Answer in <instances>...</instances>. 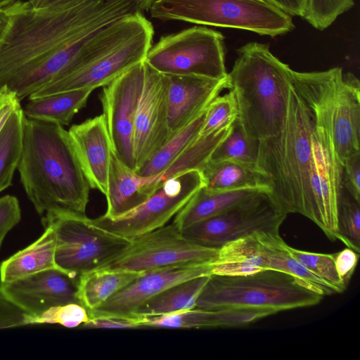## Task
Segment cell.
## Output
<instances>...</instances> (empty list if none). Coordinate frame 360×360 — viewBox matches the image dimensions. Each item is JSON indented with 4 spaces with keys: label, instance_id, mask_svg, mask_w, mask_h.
<instances>
[{
    "label": "cell",
    "instance_id": "cell-1",
    "mask_svg": "<svg viewBox=\"0 0 360 360\" xmlns=\"http://www.w3.org/2000/svg\"><path fill=\"white\" fill-rule=\"evenodd\" d=\"M6 8L10 22L0 44V87L76 39L137 11L130 0H74L44 8L18 0Z\"/></svg>",
    "mask_w": 360,
    "mask_h": 360
},
{
    "label": "cell",
    "instance_id": "cell-2",
    "mask_svg": "<svg viewBox=\"0 0 360 360\" xmlns=\"http://www.w3.org/2000/svg\"><path fill=\"white\" fill-rule=\"evenodd\" d=\"M334 70H292L283 127L276 135L258 141L257 167L269 180L272 195L288 214L305 216L307 212L312 129L319 104Z\"/></svg>",
    "mask_w": 360,
    "mask_h": 360
},
{
    "label": "cell",
    "instance_id": "cell-3",
    "mask_svg": "<svg viewBox=\"0 0 360 360\" xmlns=\"http://www.w3.org/2000/svg\"><path fill=\"white\" fill-rule=\"evenodd\" d=\"M17 169L39 214H85L91 188L63 126L25 115Z\"/></svg>",
    "mask_w": 360,
    "mask_h": 360
},
{
    "label": "cell",
    "instance_id": "cell-4",
    "mask_svg": "<svg viewBox=\"0 0 360 360\" xmlns=\"http://www.w3.org/2000/svg\"><path fill=\"white\" fill-rule=\"evenodd\" d=\"M238 53L227 74L229 90L234 94L238 119L245 134L259 141L283 127L292 70L264 44H246Z\"/></svg>",
    "mask_w": 360,
    "mask_h": 360
},
{
    "label": "cell",
    "instance_id": "cell-5",
    "mask_svg": "<svg viewBox=\"0 0 360 360\" xmlns=\"http://www.w3.org/2000/svg\"><path fill=\"white\" fill-rule=\"evenodd\" d=\"M323 297L301 280L276 270L243 276L211 274L195 308H250L274 314L316 305Z\"/></svg>",
    "mask_w": 360,
    "mask_h": 360
},
{
    "label": "cell",
    "instance_id": "cell-6",
    "mask_svg": "<svg viewBox=\"0 0 360 360\" xmlns=\"http://www.w3.org/2000/svg\"><path fill=\"white\" fill-rule=\"evenodd\" d=\"M342 74L341 68H335L318 106L311 134L309 195L304 216L330 240L337 238L338 208L343 189V167L337 156L333 134L334 100Z\"/></svg>",
    "mask_w": 360,
    "mask_h": 360
},
{
    "label": "cell",
    "instance_id": "cell-7",
    "mask_svg": "<svg viewBox=\"0 0 360 360\" xmlns=\"http://www.w3.org/2000/svg\"><path fill=\"white\" fill-rule=\"evenodd\" d=\"M153 18L245 30L274 37L295 28L291 15L265 0H155Z\"/></svg>",
    "mask_w": 360,
    "mask_h": 360
},
{
    "label": "cell",
    "instance_id": "cell-8",
    "mask_svg": "<svg viewBox=\"0 0 360 360\" xmlns=\"http://www.w3.org/2000/svg\"><path fill=\"white\" fill-rule=\"evenodd\" d=\"M41 223L53 230L56 267L72 276L101 268L131 243V239L97 226L85 214H46Z\"/></svg>",
    "mask_w": 360,
    "mask_h": 360
},
{
    "label": "cell",
    "instance_id": "cell-9",
    "mask_svg": "<svg viewBox=\"0 0 360 360\" xmlns=\"http://www.w3.org/2000/svg\"><path fill=\"white\" fill-rule=\"evenodd\" d=\"M224 39L218 31L194 26L160 37L144 60L164 75L224 79L228 74Z\"/></svg>",
    "mask_w": 360,
    "mask_h": 360
},
{
    "label": "cell",
    "instance_id": "cell-10",
    "mask_svg": "<svg viewBox=\"0 0 360 360\" xmlns=\"http://www.w3.org/2000/svg\"><path fill=\"white\" fill-rule=\"evenodd\" d=\"M287 215L271 191L264 189L181 232L193 243L219 250L229 242L255 232L279 233Z\"/></svg>",
    "mask_w": 360,
    "mask_h": 360
},
{
    "label": "cell",
    "instance_id": "cell-11",
    "mask_svg": "<svg viewBox=\"0 0 360 360\" xmlns=\"http://www.w3.org/2000/svg\"><path fill=\"white\" fill-rule=\"evenodd\" d=\"M218 252L193 243L171 224L131 239L122 253L96 270L147 272L170 266L212 264Z\"/></svg>",
    "mask_w": 360,
    "mask_h": 360
},
{
    "label": "cell",
    "instance_id": "cell-12",
    "mask_svg": "<svg viewBox=\"0 0 360 360\" xmlns=\"http://www.w3.org/2000/svg\"><path fill=\"white\" fill-rule=\"evenodd\" d=\"M204 186L200 170H190L165 181L145 202L115 217L92 219L97 226L132 239L167 224Z\"/></svg>",
    "mask_w": 360,
    "mask_h": 360
},
{
    "label": "cell",
    "instance_id": "cell-13",
    "mask_svg": "<svg viewBox=\"0 0 360 360\" xmlns=\"http://www.w3.org/2000/svg\"><path fill=\"white\" fill-rule=\"evenodd\" d=\"M145 61L132 66L103 86L100 101L106 127L116 157L135 171L134 131L141 93Z\"/></svg>",
    "mask_w": 360,
    "mask_h": 360
},
{
    "label": "cell",
    "instance_id": "cell-14",
    "mask_svg": "<svg viewBox=\"0 0 360 360\" xmlns=\"http://www.w3.org/2000/svg\"><path fill=\"white\" fill-rule=\"evenodd\" d=\"M154 30L151 22L135 34L109 49L78 70L46 84L28 98L79 89L103 87L124 72L145 60L152 46Z\"/></svg>",
    "mask_w": 360,
    "mask_h": 360
},
{
    "label": "cell",
    "instance_id": "cell-15",
    "mask_svg": "<svg viewBox=\"0 0 360 360\" xmlns=\"http://www.w3.org/2000/svg\"><path fill=\"white\" fill-rule=\"evenodd\" d=\"M167 141V77L145 62L143 83L134 122L133 149L136 169Z\"/></svg>",
    "mask_w": 360,
    "mask_h": 360
},
{
    "label": "cell",
    "instance_id": "cell-16",
    "mask_svg": "<svg viewBox=\"0 0 360 360\" xmlns=\"http://www.w3.org/2000/svg\"><path fill=\"white\" fill-rule=\"evenodd\" d=\"M78 280L79 276L50 269L11 282H0V293L34 317L53 307L81 304L77 297Z\"/></svg>",
    "mask_w": 360,
    "mask_h": 360
},
{
    "label": "cell",
    "instance_id": "cell-17",
    "mask_svg": "<svg viewBox=\"0 0 360 360\" xmlns=\"http://www.w3.org/2000/svg\"><path fill=\"white\" fill-rule=\"evenodd\" d=\"M211 272L212 264L170 266L144 272L88 314L90 319H131L142 304L167 288L193 278L211 275Z\"/></svg>",
    "mask_w": 360,
    "mask_h": 360
},
{
    "label": "cell",
    "instance_id": "cell-18",
    "mask_svg": "<svg viewBox=\"0 0 360 360\" xmlns=\"http://www.w3.org/2000/svg\"><path fill=\"white\" fill-rule=\"evenodd\" d=\"M165 75L167 80L168 141L202 112L221 92L230 87L228 77L217 79Z\"/></svg>",
    "mask_w": 360,
    "mask_h": 360
},
{
    "label": "cell",
    "instance_id": "cell-19",
    "mask_svg": "<svg viewBox=\"0 0 360 360\" xmlns=\"http://www.w3.org/2000/svg\"><path fill=\"white\" fill-rule=\"evenodd\" d=\"M68 133L91 188L105 195L112 148L103 114L72 125Z\"/></svg>",
    "mask_w": 360,
    "mask_h": 360
},
{
    "label": "cell",
    "instance_id": "cell-20",
    "mask_svg": "<svg viewBox=\"0 0 360 360\" xmlns=\"http://www.w3.org/2000/svg\"><path fill=\"white\" fill-rule=\"evenodd\" d=\"M333 134L338 158L344 165L360 153V82L353 74H342L335 91Z\"/></svg>",
    "mask_w": 360,
    "mask_h": 360
},
{
    "label": "cell",
    "instance_id": "cell-21",
    "mask_svg": "<svg viewBox=\"0 0 360 360\" xmlns=\"http://www.w3.org/2000/svg\"><path fill=\"white\" fill-rule=\"evenodd\" d=\"M272 315L271 312L250 308L204 309L193 308L175 313L135 319L142 328H237Z\"/></svg>",
    "mask_w": 360,
    "mask_h": 360
},
{
    "label": "cell",
    "instance_id": "cell-22",
    "mask_svg": "<svg viewBox=\"0 0 360 360\" xmlns=\"http://www.w3.org/2000/svg\"><path fill=\"white\" fill-rule=\"evenodd\" d=\"M151 176H141L125 166L115 155H110L107 193V210L103 214L115 217L136 208L148 198L147 188Z\"/></svg>",
    "mask_w": 360,
    "mask_h": 360
},
{
    "label": "cell",
    "instance_id": "cell-23",
    "mask_svg": "<svg viewBox=\"0 0 360 360\" xmlns=\"http://www.w3.org/2000/svg\"><path fill=\"white\" fill-rule=\"evenodd\" d=\"M43 234L34 242L15 252L0 264V282L16 281L36 273L58 269L55 264V236L45 225Z\"/></svg>",
    "mask_w": 360,
    "mask_h": 360
},
{
    "label": "cell",
    "instance_id": "cell-24",
    "mask_svg": "<svg viewBox=\"0 0 360 360\" xmlns=\"http://www.w3.org/2000/svg\"><path fill=\"white\" fill-rule=\"evenodd\" d=\"M204 187L210 191L243 188L270 191L268 178L257 167L231 161H208L200 170Z\"/></svg>",
    "mask_w": 360,
    "mask_h": 360
},
{
    "label": "cell",
    "instance_id": "cell-25",
    "mask_svg": "<svg viewBox=\"0 0 360 360\" xmlns=\"http://www.w3.org/2000/svg\"><path fill=\"white\" fill-rule=\"evenodd\" d=\"M259 190L264 189L243 188L213 192L202 186L174 216L172 224L181 231L196 222L224 212Z\"/></svg>",
    "mask_w": 360,
    "mask_h": 360
},
{
    "label": "cell",
    "instance_id": "cell-26",
    "mask_svg": "<svg viewBox=\"0 0 360 360\" xmlns=\"http://www.w3.org/2000/svg\"><path fill=\"white\" fill-rule=\"evenodd\" d=\"M93 91L79 89L29 98L22 108L23 112L30 119L68 125L75 115L85 107Z\"/></svg>",
    "mask_w": 360,
    "mask_h": 360
},
{
    "label": "cell",
    "instance_id": "cell-27",
    "mask_svg": "<svg viewBox=\"0 0 360 360\" xmlns=\"http://www.w3.org/2000/svg\"><path fill=\"white\" fill-rule=\"evenodd\" d=\"M210 275H204L173 285L142 304L131 319L157 316L195 307L197 299Z\"/></svg>",
    "mask_w": 360,
    "mask_h": 360
},
{
    "label": "cell",
    "instance_id": "cell-28",
    "mask_svg": "<svg viewBox=\"0 0 360 360\" xmlns=\"http://www.w3.org/2000/svg\"><path fill=\"white\" fill-rule=\"evenodd\" d=\"M144 272L95 270L79 276L77 297L90 311L101 306Z\"/></svg>",
    "mask_w": 360,
    "mask_h": 360
},
{
    "label": "cell",
    "instance_id": "cell-29",
    "mask_svg": "<svg viewBox=\"0 0 360 360\" xmlns=\"http://www.w3.org/2000/svg\"><path fill=\"white\" fill-rule=\"evenodd\" d=\"M231 126L199 138L188 147L162 173L151 176L148 190L152 195L167 179L190 170H201L217 145L226 137Z\"/></svg>",
    "mask_w": 360,
    "mask_h": 360
},
{
    "label": "cell",
    "instance_id": "cell-30",
    "mask_svg": "<svg viewBox=\"0 0 360 360\" xmlns=\"http://www.w3.org/2000/svg\"><path fill=\"white\" fill-rule=\"evenodd\" d=\"M207 108L186 127L172 137L150 159L134 172L141 176L162 173L200 136Z\"/></svg>",
    "mask_w": 360,
    "mask_h": 360
},
{
    "label": "cell",
    "instance_id": "cell-31",
    "mask_svg": "<svg viewBox=\"0 0 360 360\" xmlns=\"http://www.w3.org/2000/svg\"><path fill=\"white\" fill-rule=\"evenodd\" d=\"M25 114L22 107L15 110L0 132V193L12 185L19 162Z\"/></svg>",
    "mask_w": 360,
    "mask_h": 360
},
{
    "label": "cell",
    "instance_id": "cell-32",
    "mask_svg": "<svg viewBox=\"0 0 360 360\" xmlns=\"http://www.w3.org/2000/svg\"><path fill=\"white\" fill-rule=\"evenodd\" d=\"M257 141L250 139L245 134L237 117L229 134L212 153L209 160L231 161L257 167Z\"/></svg>",
    "mask_w": 360,
    "mask_h": 360
},
{
    "label": "cell",
    "instance_id": "cell-33",
    "mask_svg": "<svg viewBox=\"0 0 360 360\" xmlns=\"http://www.w3.org/2000/svg\"><path fill=\"white\" fill-rule=\"evenodd\" d=\"M290 255L304 268L332 288L336 293L343 292L347 287L340 279L335 265L333 253H316L295 249L287 245Z\"/></svg>",
    "mask_w": 360,
    "mask_h": 360
},
{
    "label": "cell",
    "instance_id": "cell-34",
    "mask_svg": "<svg viewBox=\"0 0 360 360\" xmlns=\"http://www.w3.org/2000/svg\"><path fill=\"white\" fill-rule=\"evenodd\" d=\"M337 239L360 252V202L343 189L338 208Z\"/></svg>",
    "mask_w": 360,
    "mask_h": 360
},
{
    "label": "cell",
    "instance_id": "cell-35",
    "mask_svg": "<svg viewBox=\"0 0 360 360\" xmlns=\"http://www.w3.org/2000/svg\"><path fill=\"white\" fill-rule=\"evenodd\" d=\"M238 108L234 94L229 90L219 95L208 105L200 136L229 127L238 117Z\"/></svg>",
    "mask_w": 360,
    "mask_h": 360
},
{
    "label": "cell",
    "instance_id": "cell-36",
    "mask_svg": "<svg viewBox=\"0 0 360 360\" xmlns=\"http://www.w3.org/2000/svg\"><path fill=\"white\" fill-rule=\"evenodd\" d=\"M354 4L353 0H308L303 18L314 28L323 30Z\"/></svg>",
    "mask_w": 360,
    "mask_h": 360
},
{
    "label": "cell",
    "instance_id": "cell-37",
    "mask_svg": "<svg viewBox=\"0 0 360 360\" xmlns=\"http://www.w3.org/2000/svg\"><path fill=\"white\" fill-rule=\"evenodd\" d=\"M89 319L87 310L82 305L71 303L51 307L37 316H30V325L58 323L67 328H75Z\"/></svg>",
    "mask_w": 360,
    "mask_h": 360
},
{
    "label": "cell",
    "instance_id": "cell-38",
    "mask_svg": "<svg viewBox=\"0 0 360 360\" xmlns=\"http://www.w3.org/2000/svg\"><path fill=\"white\" fill-rule=\"evenodd\" d=\"M21 219V210L15 196L6 195L0 198V250L7 233Z\"/></svg>",
    "mask_w": 360,
    "mask_h": 360
},
{
    "label": "cell",
    "instance_id": "cell-39",
    "mask_svg": "<svg viewBox=\"0 0 360 360\" xmlns=\"http://www.w3.org/2000/svg\"><path fill=\"white\" fill-rule=\"evenodd\" d=\"M342 188L360 202V153L349 158L343 165Z\"/></svg>",
    "mask_w": 360,
    "mask_h": 360
},
{
    "label": "cell",
    "instance_id": "cell-40",
    "mask_svg": "<svg viewBox=\"0 0 360 360\" xmlns=\"http://www.w3.org/2000/svg\"><path fill=\"white\" fill-rule=\"evenodd\" d=\"M30 325V316L0 293V329Z\"/></svg>",
    "mask_w": 360,
    "mask_h": 360
},
{
    "label": "cell",
    "instance_id": "cell-41",
    "mask_svg": "<svg viewBox=\"0 0 360 360\" xmlns=\"http://www.w3.org/2000/svg\"><path fill=\"white\" fill-rule=\"evenodd\" d=\"M359 257V253L349 248L333 253L337 272L346 287L355 271Z\"/></svg>",
    "mask_w": 360,
    "mask_h": 360
},
{
    "label": "cell",
    "instance_id": "cell-42",
    "mask_svg": "<svg viewBox=\"0 0 360 360\" xmlns=\"http://www.w3.org/2000/svg\"><path fill=\"white\" fill-rule=\"evenodd\" d=\"M21 107L16 94L6 85L0 87V132L11 114Z\"/></svg>",
    "mask_w": 360,
    "mask_h": 360
},
{
    "label": "cell",
    "instance_id": "cell-43",
    "mask_svg": "<svg viewBox=\"0 0 360 360\" xmlns=\"http://www.w3.org/2000/svg\"><path fill=\"white\" fill-rule=\"evenodd\" d=\"M81 326L84 328H142L135 319L98 317L89 320Z\"/></svg>",
    "mask_w": 360,
    "mask_h": 360
},
{
    "label": "cell",
    "instance_id": "cell-44",
    "mask_svg": "<svg viewBox=\"0 0 360 360\" xmlns=\"http://www.w3.org/2000/svg\"><path fill=\"white\" fill-rule=\"evenodd\" d=\"M290 15L303 18L308 0H265Z\"/></svg>",
    "mask_w": 360,
    "mask_h": 360
},
{
    "label": "cell",
    "instance_id": "cell-45",
    "mask_svg": "<svg viewBox=\"0 0 360 360\" xmlns=\"http://www.w3.org/2000/svg\"><path fill=\"white\" fill-rule=\"evenodd\" d=\"M74 0H28L30 5L34 8H44L63 4Z\"/></svg>",
    "mask_w": 360,
    "mask_h": 360
},
{
    "label": "cell",
    "instance_id": "cell-46",
    "mask_svg": "<svg viewBox=\"0 0 360 360\" xmlns=\"http://www.w3.org/2000/svg\"><path fill=\"white\" fill-rule=\"evenodd\" d=\"M10 22V15L6 7L0 8V44Z\"/></svg>",
    "mask_w": 360,
    "mask_h": 360
},
{
    "label": "cell",
    "instance_id": "cell-47",
    "mask_svg": "<svg viewBox=\"0 0 360 360\" xmlns=\"http://www.w3.org/2000/svg\"><path fill=\"white\" fill-rule=\"evenodd\" d=\"M105 2L112 3L123 0H104ZM132 1L136 6V10L139 12L148 11L150 8L155 0H130Z\"/></svg>",
    "mask_w": 360,
    "mask_h": 360
},
{
    "label": "cell",
    "instance_id": "cell-48",
    "mask_svg": "<svg viewBox=\"0 0 360 360\" xmlns=\"http://www.w3.org/2000/svg\"><path fill=\"white\" fill-rule=\"evenodd\" d=\"M17 1L18 0H0V8L9 6Z\"/></svg>",
    "mask_w": 360,
    "mask_h": 360
}]
</instances>
